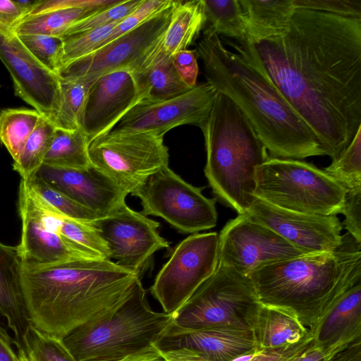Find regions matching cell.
Listing matches in <instances>:
<instances>
[{"instance_id": "7", "label": "cell", "mask_w": 361, "mask_h": 361, "mask_svg": "<svg viewBox=\"0 0 361 361\" xmlns=\"http://www.w3.org/2000/svg\"><path fill=\"white\" fill-rule=\"evenodd\" d=\"M345 194L323 170L299 159L269 157L256 171L255 197L284 209L336 216Z\"/></svg>"}, {"instance_id": "23", "label": "cell", "mask_w": 361, "mask_h": 361, "mask_svg": "<svg viewBox=\"0 0 361 361\" xmlns=\"http://www.w3.org/2000/svg\"><path fill=\"white\" fill-rule=\"evenodd\" d=\"M121 0H40L13 28L16 35L36 34L61 37L71 26Z\"/></svg>"}, {"instance_id": "21", "label": "cell", "mask_w": 361, "mask_h": 361, "mask_svg": "<svg viewBox=\"0 0 361 361\" xmlns=\"http://www.w3.org/2000/svg\"><path fill=\"white\" fill-rule=\"evenodd\" d=\"M18 211L21 219V238L17 246L22 262L54 264L93 257L48 227L32 205L21 179L18 193Z\"/></svg>"}, {"instance_id": "19", "label": "cell", "mask_w": 361, "mask_h": 361, "mask_svg": "<svg viewBox=\"0 0 361 361\" xmlns=\"http://www.w3.org/2000/svg\"><path fill=\"white\" fill-rule=\"evenodd\" d=\"M135 103L136 89L130 73L115 71L94 80L87 94L82 124L89 143L109 133Z\"/></svg>"}, {"instance_id": "5", "label": "cell", "mask_w": 361, "mask_h": 361, "mask_svg": "<svg viewBox=\"0 0 361 361\" xmlns=\"http://www.w3.org/2000/svg\"><path fill=\"white\" fill-rule=\"evenodd\" d=\"M207 154L204 174L216 198L238 214L256 197V171L269 157L252 126L237 104L218 91L200 127Z\"/></svg>"}, {"instance_id": "6", "label": "cell", "mask_w": 361, "mask_h": 361, "mask_svg": "<svg viewBox=\"0 0 361 361\" xmlns=\"http://www.w3.org/2000/svg\"><path fill=\"white\" fill-rule=\"evenodd\" d=\"M173 321V314L150 307L139 279L113 312L73 329L61 341L76 361H114L154 343Z\"/></svg>"}, {"instance_id": "31", "label": "cell", "mask_w": 361, "mask_h": 361, "mask_svg": "<svg viewBox=\"0 0 361 361\" xmlns=\"http://www.w3.org/2000/svg\"><path fill=\"white\" fill-rule=\"evenodd\" d=\"M92 82L59 75V104L53 122L56 128L68 130L82 129L86 97Z\"/></svg>"}, {"instance_id": "47", "label": "cell", "mask_w": 361, "mask_h": 361, "mask_svg": "<svg viewBox=\"0 0 361 361\" xmlns=\"http://www.w3.org/2000/svg\"><path fill=\"white\" fill-rule=\"evenodd\" d=\"M114 361H166L160 350L154 345Z\"/></svg>"}, {"instance_id": "28", "label": "cell", "mask_w": 361, "mask_h": 361, "mask_svg": "<svg viewBox=\"0 0 361 361\" xmlns=\"http://www.w3.org/2000/svg\"><path fill=\"white\" fill-rule=\"evenodd\" d=\"M202 0L178 1L161 39V47L169 56L187 49L206 25Z\"/></svg>"}, {"instance_id": "13", "label": "cell", "mask_w": 361, "mask_h": 361, "mask_svg": "<svg viewBox=\"0 0 361 361\" xmlns=\"http://www.w3.org/2000/svg\"><path fill=\"white\" fill-rule=\"evenodd\" d=\"M305 255L246 213L229 220L219 234V265L249 276L268 264Z\"/></svg>"}, {"instance_id": "26", "label": "cell", "mask_w": 361, "mask_h": 361, "mask_svg": "<svg viewBox=\"0 0 361 361\" xmlns=\"http://www.w3.org/2000/svg\"><path fill=\"white\" fill-rule=\"evenodd\" d=\"M252 331L258 351L289 346L312 336L291 312L262 304Z\"/></svg>"}, {"instance_id": "45", "label": "cell", "mask_w": 361, "mask_h": 361, "mask_svg": "<svg viewBox=\"0 0 361 361\" xmlns=\"http://www.w3.org/2000/svg\"><path fill=\"white\" fill-rule=\"evenodd\" d=\"M23 11L16 1L0 0V26L13 31L16 25L25 18Z\"/></svg>"}, {"instance_id": "14", "label": "cell", "mask_w": 361, "mask_h": 361, "mask_svg": "<svg viewBox=\"0 0 361 361\" xmlns=\"http://www.w3.org/2000/svg\"><path fill=\"white\" fill-rule=\"evenodd\" d=\"M218 90L205 82L175 98L135 103L109 131L113 133L149 132L164 136L183 125L200 127L207 118Z\"/></svg>"}, {"instance_id": "41", "label": "cell", "mask_w": 361, "mask_h": 361, "mask_svg": "<svg viewBox=\"0 0 361 361\" xmlns=\"http://www.w3.org/2000/svg\"><path fill=\"white\" fill-rule=\"evenodd\" d=\"M293 3L295 8L361 18V0H293Z\"/></svg>"}, {"instance_id": "1", "label": "cell", "mask_w": 361, "mask_h": 361, "mask_svg": "<svg viewBox=\"0 0 361 361\" xmlns=\"http://www.w3.org/2000/svg\"><path fill=\"white\" fill-rule=\"evenodd\" d=\"M228 44L268 77L326 155L337 159L361 127V18L298 8L280 35Z\"/></svg>"}, {"instance_id": "3", "label": "cell", "mask_w": 361, "mask_h": 361, "mask_svg": "<svg viewBox=\"0 0 361 361\" xmlns=\"http://www.w3.org/2000/svg\"><path fill=\"white\" fill-rule=\"evenodd\" d=\"M196 53L207 82L241 109L271 157L302 159L324 156L315 133L275 85L220 37L203 30Z\"/></svg>"}, {"instance_id": "42", "label": "cell", "mask_w": 361, "mask_h": 361, "mask_svg": "<svg viewBox=\"0 0 361 361\" xmlns=\"http://www.w3.org/2000/svg\"><path fill=\"white\" fill-rule=\"evenodd\" d=\"M341 214L345 216V229L361 243V189L346 192Z\"/></svg>"}, {"instance_id": "15", "label": "cell", "mask_w": 361, "mask_h": 361, "mask_svg": "<svg viewBox=\"0 0 361 361\" xmlns=\"http://www.w3.org/2000/svg\"><path fill=\"white\" fill-rule=\"evenodd\" d=\"M90 224L107 243L110 259L139 274L154 252L169 247L158 231L159 223L126 203Z\"/></svg>"}, {"instance_id": "27", "label": "cell", "mask_w": 361, "mask_h": 361, "mask_svg": "<svg viewBox=\"0 0 361 361\" xmlns=\"http://www.w3.org/2000/svg\"><path fill=\"white\" fill-rule=\"evenodd\" d=\"M240 3L246 23L245 43L248 44L284 32L295 10L293 0H240Z\"/></svg>"}, {"instance_id": "48", "label": "cell", "mask_w": 361, "mask_h": 361, "mask_svg": "<svg viewBox=\"0 0 361 361\" xmlns=\"http://www.w3.org/2000/svg\"><path fill=\"white\" fill-rule=\"evenodd\" d=\"M328 361H361V338L351 342Z\"/></svg>"}, {"instance_id": "30", "label": "cell", "mask_w": 361, "mask_h": 361, "mask_svg": "<svg viewBox=\"0 0 361 361\" xmlns=\"http://www.w3.org/2000/svg\"><path fill=\"white\" fill-rule=\"evenodd\" d=\"M206 18L204 30L247 42L246 23L240 0H202Z\"/></svg>"}, {"instance_id": "46", "label": "cell", "mask_w": 361, "mask_h": 361, "mask_svg": "<svg viewBox=\"0 0 361 361\" xmlns=\"http://www.w3.org/2000/svg\"><path fill=\"white\" fill-rule=\"evenodd\" d=\"M160 352L166 361H211L201 352L185 347Z\"/></svg>"}, {"instance_id": "16", "label": "cell", "mask_w": 361, "mask_h": 361, "mask_svg": "<svg viewBox=\"0 0 361 361\" xmlns=\"http://www.w3.org/2000/svg\"><path fill=\"white\" fill-rule=\"evenodd\" d=\"M246 214L275 231L305 255L332 252L343 241V225L336 216L293 212L257 197Z\"/></svg>"}, {"instance_id": "37", "label": "cell", "mask_w": 361, "mask_h": 361, "mask_svg": "<svg viewBox=\"0 0 361 361\" xmlns=\"http://www.w3.org/2000/svg\"><path fill=\"white\" fill-rule=\"evenodd\" d=\"M118 22L85 32L62 37L63 53L60 73L70 64L96 51Z\"/></svg>"}, {"instance_id": "40", "label": "cell", "mask_w": 361, "mask_h": 361, "mask_svg": "<svg viewBox=\"0 0 361 361\" xmlns=\"http://www.w3.org/2000/svg\"><path fill=\"white\" fill-rule=\"evenodd\" d=\"M171 1L172 0H142L140 5L132 13L116 24L109 36L102 43L98 49L108 44L122 35L134 29L168 6Z\"/></svg>"}, {"instance_id": "38", "label": "cell", "mask_w": 361, "mask_h": 361, "mask_svg": "<svg viewBox=\"0 0 361 361\" xmlns=\"http://www.w3.org/2000/svg\"><path fill=\"white\" fill-rule=\"evenodd\" d=\"M18 37L42 65L56 74H59L63 53V41L61 37L36 34Z\"/></svg>"}, {"instance_id": "22", "label": "cell", "mask_w": 361, "mask_h": 361, "mask_svg": "<svg viewBox=\"0 0 361 361\" xmlns=\"http://www.w3.org/2000/svg\"><path fill=\"white\" fill-rule=\"evenodd\" d=\"M310 331L314 346L330 358L361 338V282L341 295Z\"/></svg>"}, {"instance_id": "36", "label": "cell", "mask_w": 361, "mask_h": 361, "mask_svg": "<svg viewBox=\"0 0 361 361\" xmlns=\"http://www.w3.org/2000/svg\"><path fill=\"white\" fill-rule=\"evenodd\" d=\"M25 180L30 188L46 203L66 217L85 222H91L101 217L37 177L32 176Z\"/></svg>"}, {"instance_id": "43", "label": "cell", "mask_w": 361, "mask_h": 361, "mask_svg": "<svg viewBox=\"0 0 361 361\" xmlns=\"http://www.w3.org/2000/svg\"><path fill=\"white\" fill-rule=\"evenodd\" d=\"M174 68L182 82L190 89L197 85L199 68L193 51L185 49L173 56Z\"/></svg>"}, {"instance_id": "17", "label": "cell", "mask_w": 361, "mask_h": 361, "mask_svg": "<svg viewBox=\"0 0 361 361\" xmlns=\"http://www.w3.org/2000/svg\"><path fill=\"white\" fill-rule=\"evenodd\" d=\"M0 59L15 94L54 122L59 104V75L42 65L11 30L0 26Z\"/></svg>"}, {"instance_id": "9", "label": "cell", "mask_w": 361, "mask_h": 361, "mask_svg": "<svg viewBox=\"0 0 361 361\" xmlns=\"http://www.w3.org/2000/svg\"><path fill=\"white\" fill-rule=\"evenodd\" d=\"M88 154L91 164L128 195L168 166L169 158L164 136L149 132H109L90 143Z\"/></svg>"}, {"instance_id": "18", "label": "cell", "mask_w": 361, "mask_h": 361, "mask_svg": "<svg viewBox=\"0 0 361 361\" xmlns=\"http://www.w3.org/2000/svg\"><path fill=\"white\" fill-rule=\"evenodd\" d=\"M33 176L101 217L126 203L128 195L92 165L85 169H73L42 164Z\"/></svg>"}, {"instance_id": "8", "label": "cell", "mask_w": 361, "mask_h": 361, "mask_svg": "<svg viewBox=\"0 0 361 361\" xmlns=\"http://www.w3.org/2000/svg\"><path fill=\"white\" fill-rule=\"evenodd\" d=\"M261 306L248 276L221 265L173 314L184 328L231 326L253 329Z\"/></svg>"}, {"instance_id": "12", "label": "cell", "mask_w": 361, "mask_h": 361, "mask_svg": "<svg viewBox=\"0 0 361 361\" xmlns=\"http://www.w3.org/2000/svg\"><path fill=\"white\" fill-rule=\"evenodd\" d=\"M177 3L178 1H172L134 29L70 64L59 75L94 81L115 71L133 73L162 39Z\"/></svg>"}, {"instance_id": "11", "label": "cell", "mask_w": 361, "mask_h": 361, "mask_svg": "<svg viewBox=\"0 0 361 361\" xmlns=\"http://www.w3.org/2000/svg\"><path fill=\"white\" fill-rule=\"evenodd\" d=\"M219 234L194 233L174 248L157 274L151 294L164 312L173 314L217 269Z\"/></svg>"}, {"instance_id": "50", "label": "cell", "mask_w": 361, "mask_h": 361, "mask_svg": "<svg viewBox=\"0 0 361 361\" xmlns=\"http://www.w3.org/2000/svg\"><path fill=\"white\" fill-rule=\"evenodd\" d=\"M330 357L314 346V343L308 349L296 356L290 361H328Z\"/></svg>"}, {"instance_id": "2", "label": "cell", "mask_w": 361, "mask_h": 361, "mask_svg": "<svg viewBox=\"0 0 361 361\" xmlns=\"http://www.w3.org/2000/svg\"><path fill=\"white\" fill-rule=\"evenodd\" d=\"M29 319L61 339L73 329L106 316L133 292L140 274L109 259L22 262Z\"/></svg>"}, {"instance_id": "51", "label": "cell", "mask_w": 361, "mask_h": 361, "mask_svg": "<svg viewBox=\"0 0 361 361\" xmlns=\"http://www.w3.org/2000/svg\"><path fill=\"white\" fill-rule=\"evenodd\" d=\"M19 361H31L24 348L18 349Z\"/></svg>"}, {"instance_id": "39", "label": "cell", "mask_w": 361, "mask_h": 361, "mask_svg": "<svg viewBox=\"0 0 361 361\" xmlns=\"http://www.w3.org/2000/svg\"><path fill=\"white\" fill-rule=\"evenodd\" d=\"M142 0H121L117 4L82 19L71 26L61 37L80 34L120 21L132 13Z\"/></svg>"}, {"instance_id": "35", "label": "cell", "mask_w": 361, "mask_h": 361, "mask_svg": "<svg viewBox=\"0 0 361 361\" xmlns=\"http://www.w3.org/2000/svg\"><path fill=\"white\" fill-rule=\"evenodd\" d=\"M23 348L31 361H76L61 339L30 324L23 337Z\"/></svg>"}, {"instance_id": "20", "label": "cell", "mask_w": 361, "mask_h": 361, "mask_svg": "<svg viewBox=\"0 0 361 361\" xmlns=\"http://www.w3.org/2000/svg\"><path fill=\"white\" fill-rule=\"evenodd\" d=\"M153 344L159 350L182 347L194 349L211 361H232L259 352L252 330L231 326L192 329L172 324Z\"/></svg>"}, {"instance_id": "25", "label": "cell", "mask_w": 361, "mask_h": 361, "mask_svg": "<svg viewBox=\"0 0 361 361\" xmlns=\"http://www.w3.org/2000/svg\"><path fill=\"white\" fill-rule=\"evenodd\" d=\"M130 74L136 89L137 102L165 101L190 90L178 76L173 63V56H169L163 50L161 39L142 63Z\"/></svg>"}, {"instance_id": "24", "label": "cell", "mask_w": 361, "mask_h": 361, "mask_svg": "<svg viewBox=\"0 0 361 361\" xmlns=\"http://www.w3.org/2000/svg\"><path fill=\"white\" fill-rule=\"evenodd\" d=\"M31 324L26 306L22 260L17 247L0 243V331L13 334V343L23 348V337Z\"/></svg>"}, {"instance_id": "33", "label": "cell", "mask_w": 361, "mask_h": 361, "mask_svg": "<svg viewBox=\"0 0 361 361\" xmlns=\"http://www.w3.org/2000/svg\"><path fill=\"white\" fill-rule=\"evenodd\" d=\"M56 130L54 124L42 116L37 126L25 143L18 158L13 161V169L22 179L27 180L34 176L43 164Z\"/></svg>"}, {"instance_id": "4", "label": "cell", "mask_w": 361, "mask_h": 361, "mask_svg": "<svg viewBox=\"0 0 361 361\" xmlns=\"http://www.w3.org/2000/svg\"><path fill=\"white\" fill-rule=\"evenodd\" d=\"M248 276L261 304L291 312L312 330L341 295L361 282V243L347 233L332 252L280 261Z\"/></svg>"}, {"instance_id": "44", "label": "cell", "mask_w": 361, "mask_h": 361, "mask_svg": "<svg viewBox=\"0 0 361 361\" xmlns=\"http://www.w3.org/2000/svg\"><path fill=\"white\" fill-rule=\"evenodd\" d=\"M314 343L313 336L302 341L281 348L258 352L250 361H290Z\"/></svg>"}, {"instance_id": "49", "label": "cell", "mask_w": 361, "mask_h": 361, "mask_svg": "<svg viewBox=\"0 0 361 361\" xmlns=\"http://www.w3.org/2000/svg\"><path fill=\"white\" fill-rule=\"evenodd\" d=\"M13 338L0 331V361H19L12 348Z\"/></svg>"}, {"instance_id": "10", "label": "cell", "mask_w": 361, "mask_h": 361, "mask_svg": "<svg viewBox=\"0 0 361 361\" xmlns=\"http://www.w3.org/2000/svg\"><path fill=\"white\" fill-rule=\"evenodd\" d=\"M132 195L140 200L142 214L161 217L180 233H197L216 225L215 200L206 197L202 188L187 183L169 166L153 174Z\"/></svg>"}, {"instance_id": "34", "label": "cell", "mask_w": 361, "mask_h": 361, "mask_svg": "<svg viewBox=\"0 0 361 361\" xmlns=\"http://www.w3.org/2000/svg\"><path fill=\"white\" fill-rule=\"evenodd\" d=\"M323 171L346 192L361 189V127L342 154Z\"/></svg>"}, {"instance_id": "29", "label": "cell", "mask_w": 361, "mask_h": 361, "mask_svg": "<svg viewBox=\"0 0 361 361\" xmlns=\"http://www.w3.org/2000/svg\"><path fill=\"white\" fill-rule=\"evenodd\" d=\"M89 144L82 129L68 130L56 128L43 164L66 169H87L92 166L88 154Z\"/></svg>"}, {"instance_id": "32", "label": "cell", "mask_w": 361, "mask_h": 361, "mask_svg": "<svg viewBox=\"0 0 361 361\" xmlns=\"http://www.w3.org/2000/svg\"><path fill=\"white\" fill-rule=\"evenodd\" d=\"M42 116L35 109L8 108L0 111V142L16 161Z\"/></svg>"}]
</instances>
